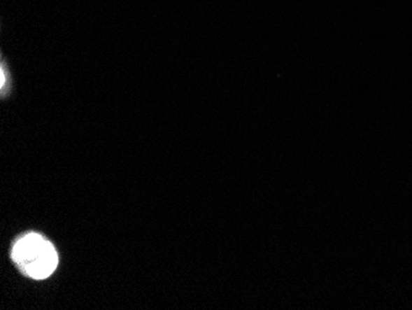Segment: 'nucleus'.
Returning <instances> with one entry per match:
<instances>
[{"label":"nucleus","instance_id":"nucleus-1","mask_svg":"<svg viewBox=\"0 0 412 310\" xmlns=\"http://www.w3.org/2000/svg\"><path fill=\"white\" fill-rule=\"evenodd\" d=\"M11 258L22 274L34 279H48L58 265L56 248L36 232H29L16 240Z\"/></svg>","mask_w":412,"mask_h":310},{"label":"nucleus","instance_id":"nucleus-2","mask_svg":"<svg viewBox=\"0 0 412 310\" xmlns=\"http://www.w3.org/2000/svg\"><path fill=\"white\" fill-rule=\"evenodd\" d=\"M8 71L9 69H6V62L3 61L1 62V67H0V80H1L0 88H1V93L3 94H6V92H9V90H10V74H9Z\"/></svg>","mask_w":412,"mask_h":310}]
</instances>
